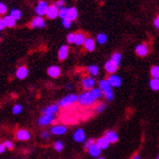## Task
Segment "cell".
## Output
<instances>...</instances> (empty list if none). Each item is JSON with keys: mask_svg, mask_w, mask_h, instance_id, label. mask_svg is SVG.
Masks as SVG:
<instances>
[{"mask_svg": "<svg viewBox=\"0 0 159 159\" xmlns=\"http://www.w3.org/2000/svg\"><path fill=\"white\" fill-rule=\"evenodd\" d=\"M96 99L90 93V91H84L78 95V103L81 107H91L96 102Z\"/></svg>", "mask_w": 159, "mask_h": 159, "instance_id": "6da1fadb", "label": "cell"}, {"mask_svg": "<svg viewBox=\"0 0 159 159\" xmlns=\"http://www.w3.org/2000/svg\"><path fill=\"white\" fill-rule=\"evenodd\" d=\"M78 102V95L76 94H68L66 97H64L63 99H61L57 105L60 107H67L74 105L75 102Z\"/></svg>", "mask_w": 159, "mask_h": 159, "instance_id": "7a4b0ae2", "label": "cell"}, {"mask_svg": "<svg viewBox=\"0 0 159 159\" xmlns=\"http://www.w3.org/2000/svg\"><path fill=\"white\" fill-rule=\"evenodd\" d=\"M81 85H82L83 88L86 90V91H90L91 89L95 88V86H96V80H95L94 77L88 75V76H85V77L82 78Z\"/></svg>", "mask_w": 159, "mask_h": 159, "instance_id": "3957f363", "label": "cell"}, {"mask_svg": "<svg viewBox=\"0 0 159 159\" xmlns=\"http://www.w3.org/2000/svg\"><path fill=\"white\" fill-rule=\"evenodd\" d=\"M107 79L111 88H118L122 84V79L117 74H109Z\"/></svg>", "mask_w": 159, "mask_h": 159, "instance_id": "277c9868", "label": "cell"}, {"mask_svg": "<svg viewBox=\"0 0 159 159\" xmlns=\"http://www.w3.org/2000/svg\"><path fill=\"white\" fill-rule=\"evenodd\" d=\"M30 26L32 27V29H43V27L46 26V23H45V20L42 17L37 16L31 20Z\"/></svg>", "mask_w": 159, "mask_h": 159, "instance_id": "5b68a950", "label": "cell"}, {"mask_svg": "<svg viewBox=\"0 0 159 159\" xmlns=\"http://www.w3.org/2000/svg\"><path fill=\"white\" fill-rule=\"evenodd\" d=\"M55 120V115H47V114H42L38 119V124L41 126H47L50 125L51 123Z\"/></svg>", "mask_w": 159, "mask_h": 159, "instance_id": "8992f818", "label": "cell"}, {"mask_svg": "<svg viewBox=\"0 0 159 159\" xmlns=\"http://www.w3.org/2000/svg\"><path fill=\"white\" fill-rule=\"evenodd\" d=\"M107 139V141L109 143H115L118 142L119 140V136L117 134L115 131H112V130H109V131H107L105 136H103Z\"/></svg>", "mask_w": 159, "mask_h": 159, "instance_id": "52a82bcc", "label": "cell"}, {"mask_svg": "<svg viewBox=\"0 0 159 159\" xmlns=\"http://www.w3.org/2000/svg\"><path fill=\"white\" fill-rule=\"evenodd\" d=\"M48 7H49V5H48L45 1H39L37 6H36V9H35V12L38 16L42 17L44 15H46L47 13V10H48Z\"/></svg>", "mask_w": 159, "mask_h": 159, "instance_id": "ba28073f", "label": "cell"}, {"mask_svg": "<svg viewBox=\"0 0 159 159\" xmlns=\"http://www.w3.org/2000/svg\"><path fill=\"white\" fill-rule=\"evenodd\" d=\"M73 140L76 143H84L86 141V134L83 129H77L73 133Z\"/></svg>", "mask_w": 159, "mask_h": 159, "instance_id": "9c48e42d", "label": "cell"}, {"mask_svg": "<svg viewBox=\"0 0 159 159\" xmlns=\"http://www.w3.org/2000/svg\"><path fill=\"white\" fill-rule=\"evenodd\" d=\"M135 52L138 56L140 57H146L147 55L148 54V45L147 44H139L137 45L136 48H135Z\"/></svg>", "mask_w": 159, "mask_h": 159, "instance_id": "30bf717a", "label": "cell"}, {"mask_svg": "<svg viewBox=\"0 0 159 159\" xmlns=\"http://www.w3.org/2000/svg\"><path fill=\"white\" fill-rule=\"evenodd\" d=\"M105 70L108 74H115V72L118 70V66L114 64L112 61H107L105 64Z\"/></svg>", "mask_w": 159, "mask_h": 159, "instance_id": "8fae6325", "label": "cell"}, {"mask_svg": "<svg viewBox=\"0 0 159 159\" xmlns=\"http://www.w3.org/2000/svg\"><path fill=\"white\" fill-rule=\"evenodd\" d=\"M59 106L58 105H50L49 107H44L41 112L42 114H47V115H55L58 111H59Z\"/></svg>", "mask_w": 159, "mask_h": 159, "instance_id": "7c38bea8", "label": "cell"}, {"mask_svg": "<svg viewBox=\"0 0 159 159\" xmlns=\"http://www.w3.org/2000/svg\"><path fill=\"white\" fill-rule=\"evenodd\" d=\"M16 138L19 140V141H29L30 139V134L29 131H26L25 129H22V130H19L17 131L16 133Z\"/></svg>", "mask_w": 159, "mask_h": 159, "instance_id": "4fadbf2b", "label": "cell"}, {"mask_svg": "<svg viewBox=\"0 0 159 159\" xmlns=\"http://www.w3.org/2000/svg\"><path fill=\"white\" fill-rule=\"evenodd\" d=\"M47 73L52 78H58L61 75V68L58 66H52L50 67H48Z\"/></svg>", "mask_w": 159, "mask_h": 159, "instance_id": "5bb4252c", "label": "cell"}, {"mask_svg": "<svg viewBox=\"0 0 159 159\" xmlns=\"http://www.w3.org/2000/svg\"><path fill=\"white\" fill-rule=\"evenodd\" d=\"M67 128L64 125H55L51 128V133L56 136H61L66 133Z\"/></svg>", "mask_w": 159, "mask_h": 159, "instance_id": "9a60e30c", "label": "cell"}, {"mask_svg": "<svg viewBox=\"0 0 159 159\" xmlns=\"http://www.w3.org/2000/svg\"><path fill=\"white\" fill-rule=\"evenodd\" d=\"M87 150H88V153H89L90 156L96 157V158L100 157V155H101V153H102V149H101L98 146H97L96 143H94L93 146L90 147Z\"/></svg>", "mask_w": 159, "mask_h": 159, "instance_id": "2e32d148", "label": "cell"}, {"mask_svg": "<svg viewBox=\"0 0 159 159\" xmlns=\"http://www.w3.org/2000/svg\"><path fill=\"white\" fill-rule=\"evenodd\" d=\"M46 16L49 19H51V20L56 19L57 17H59V9L56 8L54 5L49 6V7H48L47 13H46Z\"/></svg>", "mask_w": 159, "mask_h": 159, "instance_id": "e0dca14e", "label": "cell"}, {"mask_svg": "<svg viewBox=\"0 0 159 159\" xmlns=\"http://www.w3.org/2000/svg\"><path fill=\"white\" fill-rule=\"evenodd\" d=\"M68 51H70V49H68V46H66V45L61 46V48L59 49V52H58L59 60L60 61H65L68 56Z\"/></svg>", "mask_w": 159, "mask_h": 159, "instance_id": "ac0fdd59", "label": "cell"}, {"mask_svg": "<svg viewBox=\"0 0 159 159\" xmlns=\"http://www.w3.org/2000/svg\"><path fill=\"white\" fill-rule=\"evenodd\" d=\"M84 48L88 51V52H93L96 49V41L91 38V37H88L85 40V43H84Z\"/></svg>", "mask_w": 159, "mask_h": 159, "instance_id": "d6986e66", "label": "cell"}, {"mask_svg": "<svg viewBox=\"0 0 159 159\" xmlns=\"http://www.w3.org/2000/svg\"><path fill=\"white\" fill-rule=\"evenodd\" d=\"M78 17V12H77V9L75 8V7H70V8H68L67 10V16H66V19L70 20V22H73L77 19Z\"/></svg>", "mask_w": 159, "mask_h": 159, "instance_id": "ffe728a7", "label": "cell"}, {"mask_svg": "<svg viewBox=\"0 0 159 159\" xmlns=\"http://www.w3.org/2000/svg\"><path fill=\"white\" fill-rule=\"evenodd\" d=\"M29 75V70L25 66H20L16 71V76L18 79H25Z\"/></svg>", "mask_w": 159, "mask_h": 159, "instance_id": "44dd1931", "label": "cell"}, {"mask_svg": "<svg viewBox=\"0 0 159 159\" xmlns=\"http://www.w3.org/2000/svg\"><path fill=\"white\" fill-rule=\"evenodd\" d=\"M85 40H86V36L84 33H82V32L75 33V41H74L75 45H77V46L84 45Z\"/></svg>", "mask_w": 159, "mask_h": 159, "instance_id": "7402d4cb", "label": "cell"}, {"mask_svg": "<svg viewBox=\"0 0 159 159\" xmlns=\"http://www.w3.org/2000/svg\"><path fill=\"white\" fill-rule=\"evenodd\" d=\"M96 144L102 150V149H107L109 147L110 143L107 141L105 137H102V138H99L98 140H96Z\"/></svg>", "mask_w": 159, "mask_h": 159, "instance_id": "603a6c76", "label": "cell"}, {"mask_svg": "<svg viewBox=\"0 0 159 159\" xmlns=\"http://www.w3.org/2000/svg\"><path fill=\"white\" fill-rule=\"evenodd\" d=\"M87 72L90 74V76H97V75L99 74V71H100V68L98 66L96 65H91V66H88L87 68H86Z\"/></svg>", "mask_w": 159, "mask_h": 159, "instance_id": "cb8c5ba5", "label": "cell"}, {"mask_svg": "<svg viewBox=\"0 0 159 159\" xmlns=\"http://www.w3.org/2000/svg\"><path fill=\"white\" fill-rule=\"evenodd\" d=\"M90 93L92 94V96L96 99V101L100 100L102 97H103V92L99 87H95V88L91 89V90H90Z\"/></svg>", "mask_w": 159, "mask_h": 159, "instance_id": "d4e9b609", "label": "cell"}, {"mask_svg": "<svg viewBox=\"0 0 159 159\" xmlns=\"http://www.w3.org/2000/svg\"><path fill=\"white\" fill-rule=\"evenodd\" d=\"M99 88L102 90V92H106V91H107V90L111 89V86L109 85V83H108L107 78L106 79L102 78L99 81Z\"/></svg>", "mask_w": 159, "mask_h": 159, "instance_id": "484cf974", "label": "cell"}, {"mask_svg": "<svg viewBox=\"0 0 159 159\" xmlns=\"http://www.w3.org/2000/svg\"><path fill=\"white\" fill-rule=\"evenodd\" d=\"M149 88L152 90V91H159V79L151 78L149 80Z\"/></svg>", "mask_w": 159, "mask_h": 159, "instance_id": "4316f807", "label": "cell"}, {"mask_svg": "<svg viewBox=\"0 0 159 159\" xmlns=\"http://www.w3.org/2000/svg\"><path fill=\"white\" fill-rule=\"evenodd\" d=\"M3 20H4L5 25H6L7 27H13V26H15V25H16V20H14L10 15L4 17V18H3Z\"/></svg>", "mask_w": 159, "mask_h": 159, "instance_id": "83f0119b", "label": "cell"}, {"mask_svg": "<svg viewBox=\"0 0 159 159\" xmlns=\"http://www.w3.org/2000/svg\"><path fill=\"white\" fill-rule=\"evenodd\" d=\"M96 40H97V42H98L99 44L103 45V44H106V43H107V34L101 32V33L98 34V35H97Z\"/></svg>", "mask_w": 159, "mask_h": 159, "instance_id": "f1b7e54d", "label": "cell"}, {"mask_svg": "<svg viewBox=\"0 0 159 159\" xmlns=\"http://www.w3.org/2000/svg\"><path fill=\"white\" fill-rule=\"evenodd\" d=\"M121 60H122V55L120 53H114L111 55V57H110V61H112L113 63L116 64L118 66L121 63Z\"/></svg>", "mask_w": 159, "mask_h": 159, "instance_id": "f546056e", "label": "cell"}, {"mask_svg": "<svg viewBox=\"0 0 159 159\" xmlns=\"http://www.w3.org/2000/svg\"><path fill=\"white\" fill-rule=\"evenodd\" d=\"M103 98H105L107 102L113 101V99H114V92H113L112 88L107 90V91H106V92H103Z\"/></svg>", "mask_w": 159, "mask_h": 159, "instance_id": "4dcf8cb0", "label": "cell"}, {"mask_svg": "<svg viewBox=\"0 0 159 159\" xmlns=\"http://www.w3.org/2000/svg\"><path fill=\"white\" fill-rule=\"evenodd\" d=\"M150 75H151V78L159 79V66H153L150 68Z\"/></svg>", "mask_w": 159, "mask_h": 159, "instance_id": "1f68e13d", "label": "cell"}, {"mask_svg": "<svg viewBox=\"0 0 159 159\" xmlns=\"http://www.w3.org/2000/svg\"><path fill=\"white\" fill-rule=\"evenodd\" d=\"M10 16L15 20H18L20 19V17H22V12H20V10H18V9H14V10L11 11Z\"/></svg>", "mask_w": 159, "mask_h": 159, "instance_id": "d6a6232c", "label": "cell"}, {"mask_svg": "<svg viewBox=\"0 0 159 159\" xmlns=\"http://www.w3.org/2000/svg\"><path fill=\"white\" fill-rule=\"evenodd\" d=\"M64 143L61 142V141H57L56 143H55L54 144V148L56 149L57 151H59V152H61V151H63L64 149Z\"/></svg>", "mask_w": 159, "mask_h": 159, "instance_id": "836d02e7", "label": "cell"}, {"mask_svg": "<svg viewBox=\"0 0 159 159\" xmlns=\"http://www.w3.org/2000/svg\"><path fill=\"white\" fill-rule=\"evenodd\" d=\"M106 108H107V105H106V103L100 102V103H98V105H97V107H96V112H97V113H102Z\"/></svg>", "mask_w": 159, "mask_h": 159, "instance_id": "e575fe53", "label": "cell"}, {"mask_svg": "<svg viewBox=\"0 0 159 159\" xmlns=\"http://www.w3.org/2000/svg\"><path fill=\"white\" fill-rule=\"evenodd\" d=\"M67 10H68V8H66V7H64V8H61V9L59 10V17H60L61 20L66 19V16H67Z\"/></svg>", "mask_w": 159, "mask_h": 159, "instance_id": "d590c367", "label": "cell"}, {"mask_svg": "<svg viewBox=\"0 0 159 159\" xmlns=\"http://www.w3.org/2000/svg\"><path fill=\"white\" fill-rule=\"evenodd\" d=\"M94 143H96V140L93 139V138H90V139H88V140H86L84 142V148L85 149H88L90 147L93 146Z\"/></svg>", "mask_w": 159, "mask_h": 159, "instance_id": "8d00e7d4", "label": "cell"}, {"mask_svg": "<svg viewBox=\"0 0 159 159\" xmlns=\"http://www.w3.org/2000/svg\"><path fill=\"white\" fill-rule=\"evenodd\" d=\"M12 111H13L14 114H20V112L23 111V107L20 105H19V103H17V105H15L13 107Z\"/></svg>", "mask_w": 159, "mask_h": 159, "instance_id": "74e56055", "label": "cell"}, {"mask_svg": "<svg viewBox=\"0 0 159 159\" xmlns=\"http://www.w3.org/2000/svg\"><path fill=\"white\" fill-rule=\"evenodd\" d=\"M65 4H66L65 0H58V1L55 2L54 6L60 10V9H61V8H64V7H65Z\"/></svg>", "mask_w": 159, "mask_h": 159, "instance_id": "f35d334b", "label": "cell"}, {"mask_svg": "<svg viewBox=\"0 0 159 159\" xmlns=\"http://www.w3.org/2000/svg\"><path fill=\"white\" fill-rule=\"evenodd\" d=\"M66 40H67V42L70 43V44H73L74 41H75V33H70V34H67Z\"/></svg>", "mask_w": 159, "mask_h": 159, "instance_id": "ab89813d", "label": "cell"}, {"mask_svg": "<svg viewBox=\"0 0 159 159\" xmlns=\"http://www.w3.org/2000/svg\"><path fill=\"white\" fill-rule=\"evenodd\" d=\"M63 25H64V27H66V29H70V27L71 26V24H72V22H70V20H67V19H65V20H63Z\"/></svg>", "mask_w": 159, "mask_h": 159, "instance_id": "60d3db41", "label": "cell"}, {"mask_svg": "<svg viewBox=\"0 0 159 159\" xmlns=\"http://www.w3.org/2000/svg\"><path fill=\"white\" fill-rule=\"evenodd\" d=\"M7 12V7L4 3L0 2V15H3V14H6Z\"/></svg>", "mask_w": 159, "mask_h": 159, "instance_id": "b9f144b4", "label": "cell"}, {"mask_svg": "<svg viewBox=\"0 0 159 159\" xmlns=\"http://www.w3.org/2000/svg\"><path fill=\"white\" fill-rule=\"evenodd\" d=\"M4 146H5L6 148H8V149H13L14 148V143L11 141H5L4 142Z\"/></svg>", "mask_w": 159, "mask_h": 159, "instance_id": "7bdbcfd3", "label": "cell"}, {"mask_svg": "<svg viewBox=\"0 0 159 159\" xmlns=\"http://www.w3.org/2000/svg\"><path fill=\"white\" fill-rule=\"evenodd\" d=\"M41 137H42V139L47 140L50 138V133L48 132V131H44V132H42V134H41Z\"/></svg>", "mask_w": 159, "mask_h": 159, "instance_id": "ee69618b", "label": "cell"}, {"mask_svg": "<svg viewBox=\"0 0 159 159\" xmlns=\"http://www.w3.org/2000/svg\"><path fill=\"white\" fill-rule=\"evenodd\" d=\"M153 25L154 26L156 27L157 30H159V16H157L154 20V22H153Z\"/></svg>", "mask_w": 159, "mask_h": 159, "instance_id": "f6af8a7d", "label": "cell"}, {"mask_svg": "<svg viewBox=\"0 0 159 159\" xmlns=\"http://www.w3.org/2000/svg\"><path fill=\"white\" fill-rule=\"evenodd\" d=\"M5 27H6V25H5V23H4L3 19L0 18V30H3Z\"/></svg>", "mask_w": 159, "mask_h": 159, "instance_id": "bcb514c9", "label": "cell"}, {"mask_svg": "<svg viewBox=\"0 0 159 159\" xmlns=\"http://www.w3.org/2000/svg\"><path fill=\"white\" fill-rule=\"evenodd\" d=\"M5 149H6V148L4 146V143H0V154L3 153L5 151Z\"/></svg>", "mask_w": 159, "mask_h": 159, "instance_id": "7dc6e473", "label": "cell"}, {"mask_svg": "<svg viewBox=\"0 0 159 159\" xmlns=\"http://www.w3.org/2000/svg\"><path fill=\"white\" fill-rule=\"evenodd\" d=\"M132 159H142L141 158V155L139 153H135L133 156H132Z\"/></svg>", "mask_w": 159, "mask_h": 159, "instance_id": "c3c4849f", "label": "cell"}, {"mask_svg": "<svg viewBox=\"0 0 159 159\" xmlns=\"http://www.w3.org/2000/svg\"><path fill=\"white\" fill-rule=\"evenodd\" d=\"M66 89H71V87H72V85L71 84H66Z\"/></svg>", "mask_w": 159, "mask_h": 159, "instance_id": "681fc988", "label": "cell"}, {"mask_svg": "<svg viewBox=\"0 0 159 159\" xmlns=\"http://www.w3.org/2000/svg\"><path fill=\"white\" fill-rule=\"evenodd\" d=\"M97 159H106V158H103V157H98Z\"/></svg>", "mask_w": 159, "mask_h": 159, "instance_id": "f907efd6", "label": "cell"}, {"mask_svg": "<svg viewBox=\"0 0 159 159\" xmlns=\"http://www.w3.org/2000/svg\"><path fill=\"white\" fill-rule=\"evenodd\" d=\"M155 159H159V154H158V155H157V157H156V158H155Z\"/></svg>", "mask_w": 159, "mask_h": 159, "instance_id": "816d5d0a", "label": "cell"}, {"mask_svg": "<svg viewBox=\"0 0 159 159\" xmlns=\"http://www.w3.org/2000/svg\"><path fill=\"white\" fill-rule=\"evenodd\" d=\"M0 39H1V38H0Z\"/></svg>", "mask_w": 159, "mask_h": 159, "instance_id": "f5cc1de1", "label": "cell"}]
</instances>
